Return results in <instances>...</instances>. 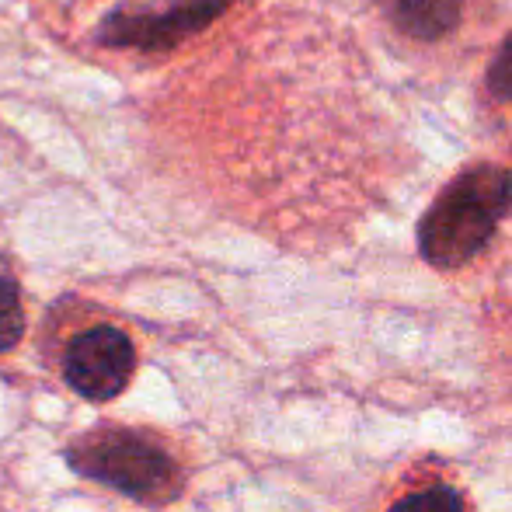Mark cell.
I'll return each instance as SVG.
<instances>
[{
	"label": "cell",
	"mask_w": 512,
	"mask_h": 512,
	"mask_svg": "<svg viewBox=\"0 0 512 512\" xmlns=\"http://www.w3.org/2000/svg\"><path fill=\"white\" fill-rule=\"evenodd\" d=\"M512 203V175L495 164H474L457 175L418 223V251L432 269L467 265L502 223Z\"/></svg>",
	"instance_id": "obj_1"
},
{
	"label": "cell",
	"mask_w": 512,
	"mask_h": 512,
	"mask_svg": "<svg viewBox=\"0 0 512 512\" xmlns=\"http://www.w3.org/2000/svg\"><path fill=\"white\" fill-rule=\"evenodd\" d=\"M67 464L84 478L147 506H164L182 495V471L168 457V450H161L143 432L119 429V425H105L70 443Z\"/></svg>",
	"instance_id": "obj_2"
},
{
	"label": "cell",
	"mask_w": 512,
	"mask_h": 512,
	"mask_svg": "<svg viewBox=\"0 0 512 512\" xmlns=\"http://www.w3.org/2000/svg\"><path fill=\"white\" fill-rule=\"evenodd\" d=\"M230 0H171L164 7L150 11H115L98 28V42L112 49H175L189 35L203 32L213 18L227 11Z\"/></svg>",
	"instance_id": "obj_3"
},
{
	"label": "cell",
	"mask_w": 512,
	"mask_h": 512,
	"mask_svg": "<svg viewBox=\"0 0 512 512\" xmlns=\"http://www.w3.org/2000/svg\"><path fill=\"white\" fill-rule=\"evenodd\" d=\"M136 349L133 338L115 324H95L70 338L63 352V377L81 398L112 401L133 380Z\"/></svg>",
	"instance_id": "obj_4"
},
{
	"label": "cell",
	"mask_w": 512,
	"mask_h": 512,
	"mask_svg": "<svg viewBox=\"0 0 512 512\" xmlns=\"http://www.w3.org/2000/svg\"><path fill=\"white\" fill-rule=\"evenodd\" d=\"M384 18L411 42H439L460 25L464 0H377Z\"/></svg>",
	"instance_id": "obj_5"
},
{
	"label": "cell",
	"mask_w": 512,
	"mask_h": 512,
	"mask_svg": "<svg viewBox=\"0 0 512 512\" xmlns=\"http://www.w3.org/2000/svg\"><path fill=\"white\" fill-rule=\"evenodd\" d=\"M387 512H467V502L457 488L432 485V488H422V492H411L405 499H398Z\"/></svg>",
	"instance_id": "obj_6"
},
{
	"label": "cell",
	"mask_w": 512,
	"mask_h": 512,
	"mask_svg": "<svg viewBox=\"0 0 512 512\" xmlns=\"http://www.w3.org/2000/svg\"><path fill=\"white\" fill-rule=\"evenodd\" d=\"M25 335V314H21V293L11 279H0V352H11Z\"/></svg>",
	"instance_id": "obj_7"
},
{
	"label": "cell",
	"mask_w": 512,
	"mask_h": 512,
	"mask_svg": "<svg viewBox=\"0 0 512 512\" xmlns=\"http://www.w3.org/2000/svg\"><path fill=\"white\" fill-rule=\"evenodd\" d=\"M488 88H492L499 98L512 102V35H509L506 49H502V53L495 56L492 70H488Z\"/></svg>",
	"instance_id": "obj_8"
}]
</instances>
